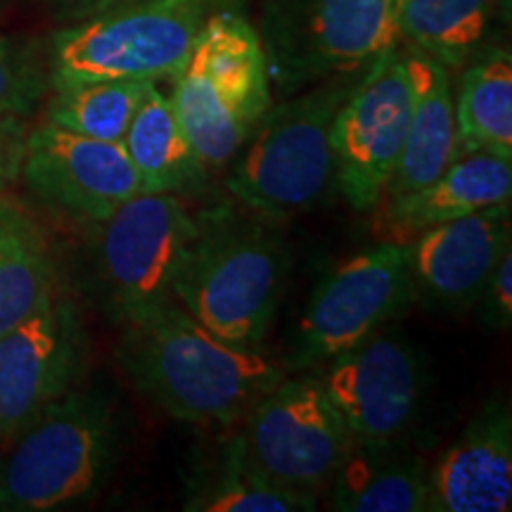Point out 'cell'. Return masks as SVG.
Instances as JSON below:
<instances>
[{
    "label": "cell",
    "mask_w": 512,
    "mask_h": 512,
    "mask_svg": "<svg viewBox=\"0 0 512 512\" xmlns=\"http://www.w3.org/2000/svg\"><path fill=\"white\" fill-rule=\"evenodd\" d=\"M117 361L152 406L204 427L238 425L287 375L261 347L228 342L204 328L176 297L121 325Z\"/></svg>",
    "instance_id": "6da1fadb"
},
{
    "label": "cell",
    "mask_w": 512,
    "mask_h": 512,
    "mask_svg": "<svg viewBox=\"0 0 512 512\" xmlns=\"http://www.w3.org/2000/svg\"><path fill=\"white\" fill-rule=\"evenodd\" d=\"M124 434L117 399L76 384L10 444L0 463V510L50 512L100 494L117 470Z\"/></svg>",
    "instance_id": "7a4b0ae2"
},
{
    "label": "cell",
    "mask_w": 512,
    "mask_h": 512,
    "mask_svg": "<svg viewBox=\"0 0 512 512\" xmlns=\"http://www.w3.org/2000/svg\"><path fill=\"white\" fill-rule=\"evenodd\" d=\"M174 297L228 342L261 347L283 302L292 254L283 235L235 214L200 216Z\"/></svg>",
    "instance_id": "3957f363"
},
{
    "label": "cell",
    "mask_w": 512,
    "mask_h": 512,
    "mask_svg": "<svg viewBox=\"0 0 512 512\" xmlns=\"http://www.w3.org/2000/svg\"><path fill=\"white\" fill-rule=\"evenodd\" d=\"M361 72L320 81L268 107L230 159L226 185L242 207L285 219L318 207L337 190L332 128Z\"/></svg>",
    "instance_id": "277c9868"
},
{
    "label": "cell",
    "mask_w": 512,
    "mask_h": 512,
    "mask_svg": "<svg viewBox=\"0 0 512 512\" xmlns=\"http://www.w3.org/2000/svg\"><path fill=\"white\" fill-rule=\"evenodd\" d=\"M178 119L207 169H223L273 105L259 31L238 12H211L174 76Z\"/></svg>",
    "instance_id": "5b68a950"
},
{
    "label": "cell",
    "mask_w": 512,
    "mask_h": 512,
    "mask_svg": "<svg viewBox=\"0 0 512 512\" xmlns=\"http://www.w3.org/2000/svg\"><path fill=\"white\" fill-rule=\"evenodd\" d=\"M209 0H117L69 22L48 48L50 88L174 79L195 48Z\"/></svg>",
    "instance_id": "8992f818"
},
{
    "label": "cell",
    "mask_w": 512,
    "mask_h": 512,
    "mask_svg": "<svg viewBox=\"0 0 512 512\" xmlns=\"http://www.w3.org/2000/svg\"><path fill=\"white\" fill-rule=\"evenodd\" d=\"M401 0H264L259 38L283 95L356 74L401 41Z\"/></svg>",
    "instance_id": "52a82bcc"
},
{
    "label": "cell",
    "mask_w": 512,
    "mask_h": 512,
    "mask_svg": "<svg viewBox=\"0 0 512 512\" xmlns=\"http://www.w3.org/2000/svg\"><path fill=\"white\" fill-rule=\"evenodd\" d=\"M202 219L178 195L140 192L95 223L93 285L107 316L131 323L166 299Z\"/></svg>",
    "instance_id": "ba28073f"
},
{
    "label": "cell",
    "mask_w": 512,
    "mask_h": 512,
    "mask_svg": "<svg viewBox=\"0 0 512 512\" xmlns=\"http://www.w3.org/2000/svg\"><path fill=\"white\" fill-rule=\"evenodd\" d=\"M411 306L406 247L377 240L337 261L313 287L285 370L316 373Z\"/></svg>",
    "instance_id": "9c48e42d"
},
{
    "label": "cell",
    "mask_w": 512,
    "mask_h": 512,
    "mask_svg": "<svg viewBox=\"0 0 512 512\" xmlns=\"http://www.w3.org/2000/svg\"><path fill=\"white\" fill-rule=\"evenodd\" d=\"M413 107L411 46L399 41L363 69L332 128L337 190L356 211L380 204L406 143Z\"/></svg>",
    "instance_id": "30bf717a"
},
{
    "label": "cell",
    "mask_w": 512,
    "mask_h": 512,
    "mask_svg": "<svg viewBox=\"0 0 512 512\" xmlns=\"http://www.w3.org/2000/svg\"><path fill=\"white\" fill-rule=\"evenodd\" d=\"M245 444L268 475L323 498L351 434L318 373L285 375L240 420Z\"/></svg>",
    "instance_id": "8fae6325"
},
{
    "label": "cell",
    "mask_w": 512,
    "mask_h": 512,
    "mask_svg": "<svg viewBox=\"0 0 512 512\" xmlns=\"http://www.w3.org/2000/svg\"><path fill=\"white\" fill-rule=\"evenodd\" d=\"M91 337L62 290L0 335V446H10L50 403L81 384Z\"/></svg>",
    "instance_id": "7c38bea8"
},
{
    "label": "cell",
    "mask_w": 512,
    "mask_h": 512,
    "mask_svg": "<svg viewBox=\"0 0 512 512\" xmlns=\"http://www.w3.org/2000/svg\"><path fill=\"white\" fill-rule=\"evenodd\" d=\"M316 373L354 439H394L411 432L427 389L420 351L384 328Z\"/></svg>",
    "instance_id": "4fadbf2b"
},
{
    "label": "cell",
    "mask_w": 512,
    "mask_h": 512,
    "mask_svg": "<svg viewBox=\"0 0 512 512\" xmlns=\"http://www.w3.org/2000/svg\"><path fill=\"white\" fill-rule=\"evenodd\" d=\"M19 178L43 204L88 226L143 192L124 145L79 136L50 121L27 133Z\"/></svg>",
    "instance_id": "5bb4252c"
},
{
    "label": "cell",
    "mask_w": 512,
    "mask_h": 512,
    "mask_svg": "<svg viewBox=\"0 0 512 512\" xmlns=\"http://www.w3.org/2000/svg\"><path fill=\"white\" fill-rule=\"evenodd\" d=\"M403 247L413 304L470 311L491 271L512 249L510 200L422 230Z\"/></svg>",
    "instance_id": "9a60e30c"
},
{
    "label": "cell",
    "mask_w": 512,
    "mask_h": 512,
    "mask_svg": "<svg viewBox=\"0 0 512 512\" xmlns=\"http://www.w3.org/2000/svg\"><path fill=\"white\" fill-rule=\"evenodd\" d=\"M512 508V411L494 396L472 415L427 472V512Z\"/></svg>",
    "instance_id": "2e32d148"
},
{
    "label": "cell",
    "mask_w": 512,
    "mask_h": 512,
    "mask_svg": "<svg viewBox=\"0 0 512 512\" xmlns=\"http://www.w3.org/2000/svg\"><path fill=\"white\" fill-rule=\"evenodd\" d=\"M510 195L512 159L494 152H472L458 157L432 183L377 204L373 233L380 242L406 245L422 230L508 202Z\"/></svg>",
    "instance_id": "e0dca14e"
},
{
    "label": "cell",
    "mask_w": 512,
    "mask_h": 512,
    "mask_svg": "<svg viewBox=\"0 0 512 512\" xmlns=\"http://www.w3.org/2000/svg\"><path fill=\"white\" fill-rule=\"evenodd\" d=\"M427 472L430 465L408 434L351 437L323 496L337 512H427Z\"/></svg>",
    "instance_id": "ac0fdd59"
},
{
    "label": "cell",
    "mask_w": 512,
    "mask_h": 512,
    "mask_svg": "<svg viewBox=\"0 0 512 512\" xmlns=\"http://www.w3.org/2000/svg\"><path fill=\"white\" fill-rule=\"evenodd\" d=\"M320 496L290 489L256 463L238 425L200 458L183 496L190 512H311Z\"/></svg>",
    "instance_id": "d6986e66"
},
{
    "label": "cell",
    "mask_w": 512,
    "mask_h": 512,
    "mask_svg": "<svg viewBox=\"0 0 512 512\" xmlns=\"http://www.w3.org/2000/svg\"><path fill=\"white\" fill-rule=\"evenodd\" d=\"M411 57L415 72L413 117L382 200L401 197L432 183L458 159L451 69L413 46Z\"/></svg>",
    "instance_id": "ffe728a7"
},
{
    "label": "cell",
    "mask_w": 512,
    "mask_h": 512,
    "mask_svg": "<svg viewBox=\"0 0 512 512\" xmlns=\"http://www.w3.org/2000/svg\"><path fill=\"white\" fill-rule=\"evenodd\" d=\"M121 145L136 169L143 192L183 197L207 183V164L178 119L171 95H166L159 83L147 88Z\"/></svg>",
    "instance_id": "44dd1931"
},
{
    "label": "cell",
    "mask_w": 512,
    "mask_h": 512,
    "mask_svg": "<svg viewBox=\"0 0 512 512\" xmlns=\"http://www.w3.org/2000/svg\"><path fill=\"white\" fill-rule=\"evenodd\" d=\"M453 83L458 157L494 152L512 159V55L508 48H479Z\"/></svg>",
    "instance_id": "7402d4cb"
},
{
    "label": "cell",
    "mask_w": 512,
    "mask_h": 512,
    "mask_svg": "<svg viewBox=\"0 0 512 512\" xmlns=\"http://www.w3.org/2000/svg\"><path fill=\"white\" fill-rule=\"evenodd\" d=\"M60 290L48 235L22 204L0 195V335Z\"/></svg>",
    "instance_id": "603a6c76"
},
{
    "label": "cell",
    "mask_w": 512,
    "mask_h": 512,
    "mask_svg": "<svg viewBox=\"0 0 512 512\" xmlns=\"http://www.w3.org/2000/svg\"><path fill=\"white\" fill-rule=\"evenodd\" d=\"M501 0H401V41L456 72L484 46Z\"/></svg>",
    "instance_id": "cb8c5ba5"
},
{
    "label": "cell",
    "mask_w": 512,
    "mask_h": 512,
    "mask_svg": "<svg viewBox=\"0 0 512 512\" xmlns=\"http://www.w3.org/2000/svg\"><path fill=\"white\" fill-rule=\"evenodd\" d=\"M150 81H83L53 88L46 121L79 136L124 143Z\"/></svg>",
    "instance_id": "d4e9b609"
},
{
    "label": "cell",
    "mask_w": 512,
    "mask_h": 512,
    "mask_svg": "<svg viewBox=\"0 0 512 512\" xmlns=\"http://www.w3.org/2000/svg\"><path fill=\"white\" fill-rule=\"evenodd\" d=\"M50 91L48 50L0 34V117L29 119Z\"/></svg>",
    "instance_id": "484cf974"
},
{
    "label": "cell",
    "mask_w": 512,
    "mask_h": 512,
    "mask_svg": "<svg viewBox=\"0 0 512 512\" xmlns=\"http://www.w3.org/2000/svg\"><path fill=\"white\" fill-rule=\"evenodd\" d=\"M472 309L486 330L508 332L512 325V249L498 261Z\"/></svg>",
    "instance_id": "4316f807"
},
{
    "label": "cell",
    "mask_w": 512,
    "mask_h": 512,
    "mask_svg": "<svg viewBox=\"0 0 512 512\" xmlns=\"http://www.w3.org/2000/svg\"><path fill=\"white\" fill-rule=\"evenodd\" d=\"M27 133V119L0 117V195L19 181Z\"/></svg>",
    "instance_id": "83f0119b"
},
{
    "label": "cell",
    "mask_w": 512,
    "mask_h": 512,
    "mask_svg": "<svg viewBox=\"0 0 512 512\" xmlns=\"http://www.w3.org/2000/svg\"><path fill=\"white\" fill-rule=\"evenodd\" d=\"M112 3H117V0H55V8L62 19L76 22V19L93 15V12L107 8Z\"/></svg>",
    "instance_id": "f1b7e54d"
},
{
    "label": "cell",
    "mask_w": 512,
    "mask_h": 512,
    "mask_svg": "<svg viewBox=\"0 0 512 512\" xmlns=\"http://www.w3.org/2000/svg\"><path fill=\"white\" fill-rule=\"evenodd\" d=\"M209 3H219V0H209Z\"/></svg>",
    "instance_id": "f546056e"
}]
</instances>
